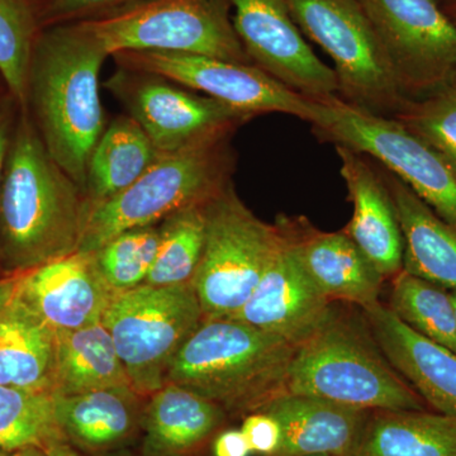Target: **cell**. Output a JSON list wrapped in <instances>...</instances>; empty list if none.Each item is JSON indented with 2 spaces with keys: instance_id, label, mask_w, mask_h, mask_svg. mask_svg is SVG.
<instances>
[{
  "instance_id": "cell-1",
  "label": "cell",
  "mask_w": 456,
  "mask_h": 456,
  "mask_svg": "<svg viewBox=\"0 0 456 456\" xmlns=\"http://www.w3.org/2000/svg\"><path fill=\"white\" fill-rule=\"evenodd\" d=\"M83 189L53 160L18 110L0 193V268L18 275L77 253L88 218Z\"/></svg>"
},
{
  "instance_id": "cell-2",
  "label": "cell",
  "mask_w": 456,
  "mask_h": 456,
  "mask_svg": "<svg viewBox=\"0 0 456 456\" xmlns=\"http://www.w3.org/2000/svg\"><path fill=\"white\" fill-rule=\"evenodd\" d=\"M108 56L77 20L42 28L29 64L25 110L49 154L84 193L90 156L106 130L99 75Z\"/></svg>"
},
{
  "instance_id": "cell-3",
  "label": "cell",
  "mask_w": 456,
  "mask_h": 456,
  "mask_svg": "<svg viewBox=\"0 0 456 456\" xmlns=\"http://www.w3.org/2000/svg\"><path fill=\"white\" fill-rule=\"evenodd\" d=\"M296 346L233 318L204 320L173 360L167 383L187 388L228 417L257 412L287 393Z\"/></svg>"
},
{
  "instance_id": "cell-4",
  "label": "cell",
  "mask_w": 456,
  "mask_h": 456,
  "mask_svg": "<svg viewBox=\"0 0 456 456\" xmlns=\"http://www.w3.org/2000/svg\"><path fill=\"white\" fill-rule=\"evenodd\" d=\"M287 393L369 411H426L424 399L393 369L364 316L336 308L296 347Z\"/></svg>"
},
{
  "instance_id": "cell-5",
  "label": "cell",
  "mask_w": 456,
  "mask_h": 456,
  "mask_svg": "<svg viewBox=\"0 0 456 456\" xmlns=\"http://www.w3.org/2000/svg\"><path fill=\"white\" fill-rule=\"evenodd\" d=\"M231 136L161 154L134 184L90 209L80 253H94L132 228L159 224L173 213L202 206L232 183Z\"/></svg>"
},
{
  "instance_id": "cell-6",
  "label": "cell",
  "mask_w": 456,
  "mask_h": 456,
  "mask_svg": "<svg viewBox=\"0 0 456 456\" xmlns=\"http://www.w3.org/2000/svg\"><path fill=\"white\" fill-rule=\"evenodd\" d=\"M311 125L335 145L379 161L432 211L456 226L454 167L397 119L368 112L334 95L314 99Z\"/></svg>"
},
{
  "instance_id": "cell-7",
  "label": "cell",
  "mask_w": 456,
  "mask_h": 456,
  "mask_svg": "<svg viewBox=\"0 0 456 456\" xmlns=\"http://www.w3.org/2000/svg\"><path fill=\"white\" fill-rule=\"evenodd\" d=\"M228 9L227 0H136L83 23L110 56L158 51L253 64Z\"/></svg>"
},
{
  "instance_id": "cell-8",
  "label": "cell",
  "mask_w": 456,
  "mask_h": 456,
  "mask_svg": "<svg viewBox=\"0 0 456 456\" xmlns=\"http://www.w3.org/2000/svg\"><path fill=\"white\" fill-rule=\"evenodd\" d=\"M203 321L193 285H140L116 294L102 318L132 389L146 399L167 384L176 354Z\"/></svg>"
},
{
  "instance_id": "cell-9",
  "label": "cell",
  "mask_w": 456,
  "mask_h": 456,
  "mask_svg": "<svg viewBox=\"0 0 456 456\" xmlns=\"http://www.w3.org/2000/svg\"><path fill=\"white\" fill-rule=\"evenodd\" d=\"M302 35L335 64L338 93L353 106L393 117L408 101L359 0H287Z\"/></svg>"
},
{
  "instance_id": "cell-10",
  "label": "cell",
  "mask_w": 456,
  "mask_h": 456,
  "mask_svg": "<svg viewBox=\"0 0 456 456\" xmlns=\"http://www.w3.org/2000/svg\"><path fill=\"white\" fill-rule=\"evenodd\" d=\"M206 244L194 278L204 320L233 316L248 302L281 240L230 183L206 206Z\"/></svg>"
},
{
  "instance_id": "cell-11",
  "label": "cell",
  "mask_w": 456,
  "mask_h": 456,
  "mask_svg": "<svg viewBox=\"0 0 456 456\" xmlns=\"http://www.w3.org/2000/svg\"><path fill=\"white\" fill-rule=\"evenodd\" d=\"M104 86L160 154L232 136L242 123L251 119L221 102L146 71L119 66Z\"/></svg>"
},
{
  "instance_id": "cell-12",
  "label": "cell",
  "mask_w": 456,
  "mask_h": 456,
  "mask_svg": "<svg viewBox=\"0 0 456 456\" xmlns=\"http://www.w3.org/2000/svg\"><path fill=\"white\" fill-rule=\"evenodd\" d=\"M402 89L422 98L452 84L456 23L435 0H359Z\"/></svg>"
},
{
  "instance_id": "cell-13",
  "label": "cell",
  "mask_w": 456,
  "mask_h": 456,
  "mask_svg": "<svg viewBox=\"0 0 456 456\" xmlns=\"http://www.w3.org/2000/svg\"><path fill=\"white\" fill-rule=\"evenodd\" d=\"M113 57L122 68L160 75L251 118L284 113L311 123L314 116V99L294 92L254 64L158 51H125Z\"/></svg>"
},
{
  "instance_id": "cell-14",
  "label": "cell",
  "mask_w": 456,
  "mask_h": 456,
  "mask_svg": "<svg viewBox=\"0 0 456 456\" xmlns=\"http://www.w3.org/2000/svg\"><path fill=\"white\" fill-rule=\"evenodd\" d=\"M233 27L251 61L305 97L338 93L334 69L318 59L294 22L287 0H227Z\"/></svg>"
},
{
  "instance_id": "cell-15",
  "label": "cell",
  "mask_w": 456,
  "mask_h": 456,
  "mask_svg": "<svg viewBox=\"0 0 456 456\" xmlns=\"http://www.w3.org/2000/svg\"><path fill=\"white\" fill-rule=\"evenodd\" d=\"M116 293L93 253L69 255L18 274L14 298L53 332L102 322Z\"/></svg>"
},
{
  "instance_id": "cell-16",
  "label": "cell",
  "mask_w": 456,
  "mask_h": 456,
  "mask_svg": "<svg viewBox=\"0 0 456 456\" xmlns=\"http://www.w3.org/2000/svg\"><path fill=\"white\" fill-rule=\"evenodd\" d=\"M279 230L302 268L330 302L360 310L379 303L386 279L345 231L325 232L305 217L278 216Z\"/></svg>"
},
{
  "instance_id": "cell-17",
  "label": "cell",
  "mask_w": 456,
  "mask_h": 456,
  "mask_svg": "<svg viewBox=\"0 0 456 456\" xmlns=\"http://www.w3.org/2000/svg\"><path fill=\"white\" fill-rule=\"evenodd\" d=\"M279 235L259 284L248 302L228 318L279 336L297 347L323 322L334 303L317 289L281 230Z\"/></svg>"
},
{
  "instance_id": "cell-18",
  "label": "cell",
  "mask_w": 456,
  "mask_h": 456,
  "mask_svg": "<svg viewBox=\"0 0 456 456\" xmlns=\"http://www.w3.org/2000/svg\"><path fill=\"white\" fill-rule=\"evenodd\" d=\"M335 147L353 204V217L344 231L383 278L392 281L403 269V236L391 191L382 171L365 155L346 146Z\"/></svg>"
},
{
  "instance_id": "cell-19",
  "label": "cell",
  "mask_w": 456,
  "mask_h": 456,
  "mask_svg": "<svg viewBox=\"0 0 456 456\" xmlns=\"http://www.w3.org/2000/svg\"><path fill=\"white\" fill-rule=\"evenodd\" d=\"M389 364L425 403L456 419V354L407 326L382 303L362 310Z\"/></svg>"
},
{
  "instance_id": "cell-20",
  "label": "cell",
  "mask_w": 456,
  "mask_h": 456,
  "mask_svg": "<svg viewBox=\"0 0 456 456\" xmlns=\"http://www.w3.org/2000/svg\"><path fill=\"white\" fill-rule=\"evenodd\" d=\"M53 397L60 431L82 454L106 456L127 450L142 434L146 398L131 387Z\"/></svg>"
},
{
  "instance_id": "cell-21",
  "label": "cell",
  "mask_w": 456,
  "mask_h": 456,
  "mask_svg": "<svg viewBox=\"0 0 456 456\" xmlns=\"http://www.w3.org/2000/svg\"><path fill=\"white\" fill-rule=\"evenodd\" d=\"M257 412L268 413L281 425V448L275 456H347L370 415L369 411L290 393Z\"/></svg>"
},
{
  "instance_id": "cell-22",
  "label": "cell",
  "mask_w": 456,
  "mask_h": 456,
  "mask_svg": "<svg viewBox=\"0 0 456 456\" xmlns=\"http://www.w3.org/2000/svg\"><path fill=\"white\" fill-rule=\"evenodd\" d=\"M227 419L208 399L167 383L147 398L140 452L145 456H200Z\"/></svg>"
},
{
  "instance_id": "cell-23",
  "label": "cell",
  "mask_w": 456,
  "mask_h": 456,
  "mask_svg": "<svg viewBox=\"0 0 456 456\" xmlns=\"http://www.w3.org/2000/svg\"><path fill=\"white\" fill-rule=\"evenodd\" d=\"M391 191L403 236V272L448 290L456 289V226L380 169Z\"/></svg>"
},
{
  "instance_id": "cell-24",
  "label": "cell",
  "mask_w": 456,
  "mask_h": 456,
  "mask_svg": "<svg viewBox=\"0 0 456 456\" xmlns=\"http://www.w3.org/2000/svg\"><path fill=\"white\" fill-rule=\"evenodd\" d=\"M347 456H456V419L428 411H373Z\"/></svg>"
},
{
  "instance_id": "cell-25",
  "label": "cell",
  "mask_w": 456,
  "mask_h": 456,
  "mask_svg": "<svg viewBox=\"0 0 456 456\" xmlns=\"http://www.w3.org/2000/svg\"><path fill=\"white\" fill-rule=\"evenodd\" d=\"M56 332L16 298L0 314V386L53 393Z\"/></svg>"
},
{
  "instance_id": "cell-26",
  "label": "cell",
  "mask_w": 456,
  "mask_h": 456,
  "mask_svg": "<svg viewBox=\"0 0 456 456\" xmlns=\"http://www.w3.org/2000/svg\"><path fill=\"white\" fill-rule=\"evenodd\" d=\"M116 387H131V383L103 323L56 332L53 395H83Z\"/></svg>"
},
{
  "instance_id": "cell-27",
  "label": "cell",
  "mask_w": 456,
  "mask_h": 456,
  "mask_svg": "<svg viewBox=\"0 0 456 456\" xmlns=\"http://www.w3.org/2000/svg\"><path fill=\"white\" fill-rule=\"evenodd\" d=\"M160 155L134 118H114L90 156L86 185L89 211L134 184Z\"/></svg>"
},
{
  "instance_id": "cell-28",
  "label": "cell",
  "mask_w": 456,
  "mask_h": 456,
  "mask_svg": "<svg viewBox=\"0 0 456 456\" xmlns=\"http://www.w3.org/2000/svg\"><path fill=\"white\" fill-rule=\"evenodd\" d=\"M206 206L180 209L159 224L158 254L145 284L193 285L206 244Z\"/></svg>"
},
{
  "instance_id": "cell-29",
  "label": "cell",
  "mask_w": 456,
  "mask_h": 456,
  "mask_svg": "<svg viewBox=\"0 0 456 456\" xmlns=\"http://www.w3.org/2000/svg\"><path fill=\"white\" fill-rule=\"evenodd\" d=\"M388 307L419 335L456 354V316L448 289L402 270L392 279Z\"/></svg>"
},
{
  "instance_id": "cell-30",
  "label": "cell",
  "mask_w": 456,
  "mask_h": 456,
  "mask_svg": "<svg viewBox=\"0 0 456 456\" xmlns=\"http://www.w3.org/2000/svg\"><path fill=\"white\" fill-rule=\"evenodd\" d=\"M65 440L53 393L0 386V450L7 452Z\"/></svg>"
},
{
  "instance_id": "cell-31",
  "label": "cell",
  "mask_w": 456,
  "mask_h": 456,
  "mask_svg": "<svg viewBox=\"0 0 456 456\" xmlns=\"http://www.w3.org/2000/svg\"><path fill=\"white\" fill-rule=\"evenodd\" d=\"M41 29L36 0H0V79L23 110L33 46Z\"/></svg>"
},
{
  "instance_id": "cell-32",
  "label": "cell",
  "mask_w": 456,
  "mask_h": 456,
  "mask_svg": "<svg viewBox=\"0 0 456 456\" xmlns=\"http://www.w3.org/2000/svg\"><path fill=\"white\" fill-rule=\"evenodd\" d=\"M159 224L132 228L94 251L104 281L116 294L145 284L158 254Z\"/></svg>"
},
{
  "instance_id": "cell-33",
  "label": "cell",
  "mask_w": 456,
  "mask_h": 456,
  "mask_svg": "<svg viewBox=\"0 0 456 456\" xmlns=\"http://www.w3.org/2000/svg\"><path fill=\"white\" fill-rule=\"evenodd\" d=\"M393 118L434 147L456 171V90L452 86L408 99Z\"/></svg>"
},
{
  "instance_id": "cell-34",
  "label": "cell",
  "mask_w": 456,
  "mask_h": 456,
  "mask_svg": "<svg viewBox=\"0 0 456 456\" xmlns=\"http://www.w3.org/2000/svg\"><path fill=\"white\" fill-rule=\"evenodd\" d=\"M136 0H49L41 5V25L45 27L68 23L69 20L130 4Z\"/></svg>"
},
{
  "instance_id": "cell-35",
  "label": "cell",
  "mask_w": 456,
  "mask_h": 456,
  "mask_svg": "<svg viewBox=\"0 0 456 456\" xmlns=\"http://www.w3.org/2000/svg\"><path fill=\"white\" fill-rule=\"evenodd\" d=\"M241 431L244 432L253 454L275 456L281 448V425L268 413L254 412L244 417Z\"/></svg>"
},
{
  "instance_id": "cell-36",
  "label": "cell",
  "mask_w": 456,
  "mask_h": 456,
  "mask_svg": "<svg viewBox=\"0 0 456 456\" xmlns=\"http://www.w3.org/2000/svg\"><path fill=\"white\" fill-rule=\"evenodd\" d=\"M18 110L17 102L11 94H5L0 101V193H2L3 173H4L5 158H7L9 142H11L12 132L16 123ZM0 275L3 274L0 268Z\"/></svg>"
},
{
  "instance_id": "cell-37",
  "label": "cell",
  "mask_w": 456,
  "mask_h": 456,
  "mask_svg": "<svg viewBox=\"0 0 456 456\" xmlns=\"http://www.w3.org/2000/svg\"><path fill=\"white\" fill-rule=\"evenodd\" d=\"M213 456H250V446L246 440L244 432L228 428L222 430L212 443Z\"/></svg>"
},
{
  "instance_id": "cell-38",
  "label": "cell",
  "mask_w": 456,
  "mask_h": 456,
  "mask_svg": "<svg viewBox=\"0 0 456 456\" xmlns=\"http://www.w3.org/2000/svg\"><path fill=\"white\" fill-rule=\"evenodd\" d=\"M18 275H0V314L13 301Z\"/></svg>"
},
{
  "instance_id": "cell-39",
  "label": "cell",
  "mask_w": 456,
  "mask_h": 456,
  "mask_svg": "<svg viewBox=\"0 0 456 456\" xmlns=\"http://www.w3.org/2000/svg\"><path fill=\"white\" fill-rule=\"evenodd\" d=\"M45 450L49 456H84L79 450L75 449L65 440L55 441L47 445Z\"/></svg>"
},
{
  "instance_id": "cell-40",
  "label": "cell",
  "mask_w": 456,
  "mask_h": 456,
  "mask_svg": "<svg viewBox=\"0 0 456 456\" xmlns=\"http://www.w3.org/2000/svg\"><path fill=\"white\" fill-rule=\"evenodd\" d=\"M11 456H49L46 450L40 448V446H28V448L17 450V452H11Z\"/></svg>"
},
{
  "instance_id": "cell-41",
  "label": "cell",
  "mask_w": 456,
  "mask_h": 456,
  "mask_svg": "<svg viewBox=\"0 0 456 456\" xmlns=\"http://www.w3.org/2000/svg\"><path fill=\"white\" fill-rule=\"evenodd\" d=\"M446 13H448V16L456 23V0H452V2L450 3L448 12H446Z\"/></svg>"
},
{
  "instance_id": "cell-42",
  "label": "cell",
  "mask_w": 456,
  "mask_h": 456,
  "mask_svg": "<svg viewBox=\"0 0 456 456\" xmlns=\"http://www.w3.org/2000/svg\"><path fill=\"white\" fill-rule=\"evenodd\" d=\"M106 456H145L142 454V452H137V454H134V452H130L128 450H122V452H114V454L106 455Z\"/></svg>"
},
{
  "instance_id": "cell-43",
  "label": "cell",
  "mask_w": 456,
  "mask_h": 456,
  "mask_svg": "<svg viewBox=\"0 0 456 456\" xmlns=\"http://www.w3.org/2000/svg\"><path fill=\"white\" fill-rule=\"evenodd\" d=\"M450 298H452V305H454L455 316H456V289L449 290Z\"/></svg>"
},
{
  "instance_id": "cell-44",
  "label": "cell",
  "mask_w": 456,
  "mask_h": 456,
  "mask_svg": "<svg viewBox=\"0 0 456 456\" xmlns=\"http://www.w3.org/2000/svg\"><path fill=\"white\" fill-rule=\"evenodd\" d=\"M450 86H452V88H454L456 90V69H455L454 77H452V84H450Z\"/></svg>"
},
{
  "instance_id": "cell-45",
  "label": "cell",
  "mask_w": 456,
  "mask_h": 456,
  "mask_svg": "<svg viewBox=\"0 0 456 456\" xmlns=\"http://www.w3.org/2000/svg\"><path fill=\"white\" fill-rule=\"evenodd\" d=\"M0 456H11V452H3V450H0Z\"/></svg>"
},
{
  "instance_id": "cell-46",
  "label": "cell",
  "mask_w": 456,
  "mask_h": 456,
  "mask_svg": "<svg viewBox=\"0 0 456 456\" xmlns=\"http://www.w3.org/2000/svg\"><path fill=\"white\" fill-rule=\"evenodd\" d=\"M5 94H8V93H5ZM4 95H2V97H0V101H2L3 98H4Z\"/></svg>"
}]
</instances>
